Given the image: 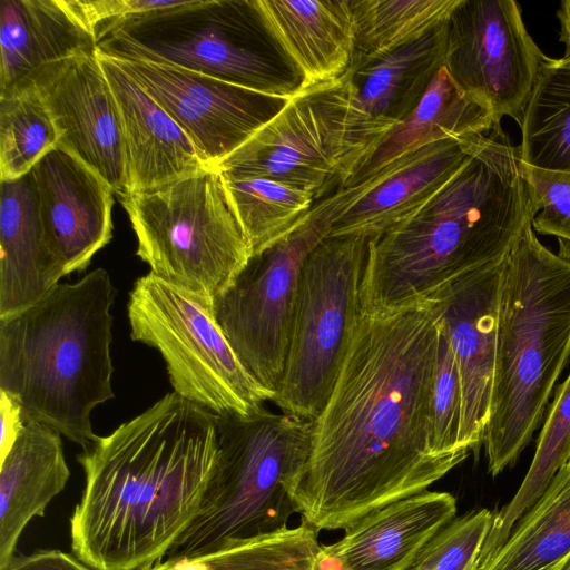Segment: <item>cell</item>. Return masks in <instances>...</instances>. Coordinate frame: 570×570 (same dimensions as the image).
Wrapping results in <instances>:
<instances>
[{"label": "cell", "mask_w": 570, "mask_h": 570, "mask_svg": "<svg viewBox=\"0 0 570 570\" xmlns=\"http://www.w3.org/2000/svg\"><path fill=\"white\" fill-rule=\"evenodd\" d=\"M560 23V41L566 47L564 59L570 60V0H563L557 11Z\"/></svg>", "instance_id": "obj_40"}, {"label": "cell", "mask_w": 570, "mask_h": 570, "mask_svg": "<svg viewBox=\"0 0 570 570\" xmlns=\"http://www.w3.org/2000/svg\"><path fill=\"white\" fill-rule=\"evenodd\" d=\"M111 58L174 118L204 163L213 168L245 144L287 102V99L174 65Z\"/></svg>", "instance_id": "obj_14"}, {"label": "cell", "mask_w": 570, "mask_h": 570, "mask_svg": "<svg viewBox=\"0 0 570 570\" xmlns=\"http://www.w3.org/2000/svg\"><path fill=\"white\" fill-rule=\"evenodd\" d=\"M438 324L424 303L361 315L332 394L313 421L293 499L317 531L425 491L469 451L436 454L430 393Z\"/></svg>", "instance_id": "obj_1"}, {"label": "cell", "mask_w": 570, "mask_h": 570, "mask_svg": "<svg viewBox=\"0 0 570 570\" xmlns=\"http://www.w3.org/2000/svg\"><path fill=\"white\" fill-rule=\"evenodd\" d=\"M455 513L452 494L425 490L367 513L318 556L332 570H407Z\"/></svg>", "instance_id": "obj_20"}, {"label": "cell", "mask_w": 570, "mask_h": 570, "mask_svg": "<svg viewBox=\"0 0 570 570\" xmlns=\"http://www.w3.org/2000/svg\"><path fill=\"white\" fill-rule=\"evenodd\" d=\"M312 428L264 406L217 415V460L200 508L163 559L199 557L288 528Z\"/></svg>", "instance_id": "obj_6"}, {"label": "cell", "mask_w": 570, "mask_h": 570, "mask_svg": "<svg viewBox=\"0 0 570 570\" xmlns=\"http://www.w3.org/2000/svg\"><path fill=\"white\" fill-rule=\"evenodd\" d=\"M115 298L109 273L96 268L0 318V391L20 404L24 424L47 425L82 449L96 440L91 413L115 397Z\"/></svg>", "instance_id": "obj_4"}, {"label": "cell", "mask_w": 570, "mask_h": 570, "mask_svg": "<svg viewBox=\"0 0 570 570\" xmlns=\"http://www.w3.org/2000/svg\"><path fill=\"white\" fill-rule=\"evenodd\" d=\"M127 313L131 340L160 353L184 399L216 415H248L274 400L243 366L209 304L149 272L135 282Z\"/></svg>", "instance_id": "obj_11"}, {"label": "cell", "mask_w": 570, "mask_h": 570, "mask_svg": "<svg viewBox=\"0 0 570 570\" xmlns=\"http://www.w3.org/2000/svg\"><path fill=\"white\" fill-rule=\"evenodd\" d=\"M119 111L128 194L151 189L207 168L174 118L118 62L98 51Z\"/></svg>", "instance_id": "obj_19"}, {"label": "cell", "mask_w": 570, "mask_h": 570, "mask_svg": "<svg viewBox=\"0 0 570 570\" xmlns=\"http://www.w3.org/2000/svg\"><path fill=\"white\" fill-rule=\"evenodd\" d=\"M253 1L298 77V90L332 82L346 71L355 48L352 0Z\"/></svg>", "instance_id": "obj_21"}, {"label": "cell", "mask_w": 570, "mask_h": 570, "mask_svg": "<svg viewBox=\"0 0 570 570\" xmlns=\"http://www.w3.org/2000/svg\"><path fill=\"white\" fill-rule=\"evenodd\" d=\"M318 531L305 523L194 558L161 559L144 570H315Z\"/></svg>", "instance_id": "obj_32"}, {"label": "cell", "mask_w": 570, "mask_h": 570, "mask_svg": "<svg viewBox=\"0 0 570 570\" xmlns=\"http://www.w3.org/2000/svg\"><path fill=\"white\" fill-rule=\"evenodd\" d=\"M186 0H67L97 42L121 21L142 13L180 6Z\"/></svg>", "instance_id": "obj_37"}, {"label": "cell", "mask_w": 570, "mask_h": 570, "mask_svg": "<svg viewBox=\"0 0 570 570\" xmlns=\"http://www.w3.org/2000/svg\"><path fill=\"white\" fill-rule=\"evenodd\" d=\"M492 520L488 509L452 519L424 544L407 570H478Z\"/></svg>", "instance_id": "obj_35"}, {"label": "cell", "mask_w": 570, "mask_h": 570, "mask_svg": "<svg viewBox=\"0 0 570 570\" xmlns=\"http://www.w3.org/2000/svg\"><path fill=\"white\" fill-rule=\"evenodd\" d=\"M448 22L390 52L353 55L340 78L303 89L330 126L340 157L341 187L423 98L444 65Z\"/></svg>", "instance_id": "obj_12"}, {"label": "cell", "mask_w": 570, "mask_h": 570, "mask_svg": "<svg viewBox=\"0 0 570 570\" xmlns=\"http://www.w3.org/2000/svg\"><path fill=\"white\" fill-rule=\"evenodd\" d=\"M570 456V372L557 386L534 456L514 497L498 513L483 546L481 563L504 543L519 519L539 500Z\"/></svg>", "instance_id": "obj_29"}, {"label": "cell", "mask_w": 570, "mask_h": 570, "mask_svg": "<svg viewBox=\"0 0 570 570\" xmlns=\"http://www.w3.org/2000/svg\"><path fill=\"white\" fill-rule=\"evenodd\" d=\"M570 561V466L564 464L478 570H563Z\"/></svg>", "instance_id": "obj_27"}, {"label": "cell", "mask_w": 570, "mask_h": 570, "mask_svg": "<svg viewBox=\"0 0 570 570\" xmlns=\"http://www.w3.org/2000/svg\"><path fill=\"white\" fill-rule=\"evenodd\" d=\"M497 127L500 121L492 111L465 94L443 65L419 105L387 134L344 187L360 184L435 141L488 134Z\"/></svg>", "instance_id": "obj_26"}, {"label": "cell", "mask_w": 570, "mask_h": 570, "mask_svg": "<svg viewBox=\"0 0 570 570\" xmlns=\"http://www.w3.org/2000/svg\"><path fill=\"white\" fill-rule=\"evenodd\" d=\"M563 570H570V561L568 562V564L566 566V568Z\"/></svg>", "instance_id": "obj_42"}, {"label": "cell", "mask_w": 570, "mask_h": 570, "mask_svg": "<svg viewBox=\"0 0 570 570\" xmlns=\"http://www.w3.org/2000/svg\"><path fill=\"white\" fill-rule=\"evenodd\" d=\"M370 237L327 236L301 269L287 355L273 402L314 421L327 403L362 315Z\"/></svg>", "instance_id": "obj_10"}, {"label": "cell", "mask_w": 570, "mask_h": 570, "mask_svg": "<svg viewBox=\"0 0 570 570\" xmlns=\"http://www.w3.org/2000/svg\"><path fill=\"white\" fill-rule=\"evenodd\" d=\"M0 570H96L73 553L58 549L36 550L14 554Z\"/></svg>", "instance_id": "obj_38"}, {"label": "cell", "mask_w": 570, "mask_h": 570, "mask_svg": "<svg viewBox=\"0 0 570 570\" xmlns=\"http://www.w3.org/2000/svg\"><path fill=\"white\" fill-rule=\"evenodd\" d=\"M97 47L111 57L169 63L287 100L301 85L288 62L276 57L279 50L253 0H186L134 16Z\"/></svg>", "instance_id": "obj_7"}, {"label": "cell", "mask_w": 570, "mask_h": 570, "mask_svg": "<svg viewBox=\"0 0 570 570\" xmlns=\"http://www.w3.org/2000/svg\"><path fill=\"white\" fill-rule=\"evenodd\" d=\"M469 155L464 136L435 141L393 161L379 184L341 213L328 236L381 235L432 198Z\"/></svg>", "instance_id": "obj_22"}, {"label": "cell", "mask_w": 570, "mask_h": 570, "mask_svg": "<svg viewBox=\"0 0 570 570\" xmlns=\"http://www.w3.org/2000/svg\"><path fill=\"white\" fill-rule=\"evenodd\" d=\"M387 168L364 181L338 187L313 206L287 236L253 254L229 286L212 301L213 316L246 371L276 394L287 355L303 264L328 236L334 220L379 184Z\"/></svg>", "instance_id": "obj_9"}, {"label": "cell", "mask_w": 570, "mask_h": 570, "mask_svg": "<svg viewBox=\"0 0 570 570\" xmlns=\"http://www.w3.org/2000/svg\"><path fill=\"white\" fill-rule=\"evenodd\" d=\"M461 0H352L354 53L375 57L446 23Z\"/></svg>", "instance_id": "obj_31"}, {"label": "cell", "mask_w": 570, "mask_h": 570, "mask_svg": "<svg viewBox=\"0 0 570 570\" xmlns=\"http://www.w3.org/2000/svg\"><path fill=\"white\" fill-rule=\"evenodd\" d=\"M315 570H332L328 564L318 556L315 564Z\"/></svg>", "instance_id": "obj_41"}, {"label": "cell", "mask_w": 570, "mask_h": 570, "mask_svg": "<svg viewBox=\"0 0 570 570\" xmlns=\"http://www.w3.org/2000/svg\"><path fill=\"white\" fill-rule=\"evenodd\" d=\"M47 245L66 275L83 272L112 237L115 191L92 168L58 146L32 168Z\"/></svg>", "instance_id": "obj_17"}, {"label": "cell", "mask_w": 570, "mask_h": 570, "mask_svg": "<svg viewBox=\"0 0 570 570\" xmlns=\"http://www.w3.org/2000/svg\"><path fill=\"white\" fill-rule=\"evenodd\" d=\"M470 155L425 204L371 238L362 313L414 306L455 278L500 262L532 226L540 203L519 146L501 127L466 136Z\"/></svg>", "instance_id": "obj_3"}, {"label": "cell", "mask_w": 570, "mask_h": 570, "mask_svg": "<svg viewBox=\"0 0 570 570\" xmlns=\"http://www.w3.org/2000/svg\"><path fill=\"white\" fill-rule=\"evenodd\" d=\"M217 415L167 393L77 455L72 553L96 570H144L197 514L216 464Z\"/></svg>", "instance_id": "obj_2"}, {"label": "cell", "mask_w": 570, "mask_h": 570, "mask_svg": "<svg viewBox=\"0 0 570 570\" xmlns=\"http://www.w3.org/2000/svg\"><path fill=\"white\" fill-rule=\"evenodd\" d=\"M98 51L94 33L67 0L0 1V92L43 66Z\"/></svg>", "instance_id": "obj_24"}, {"label": "cell", "mask_w": 570, "mask_h": 570, "mask_svg": "<svg viewBox=\"0 0 570 570\" xmlns=\"http://www.w3.org/2000/svg\"><path fill=\"white\" fill-rule=\"evenodd\" d=\"M567 464H568V465L570 466V456H569V459H568V462H567Z\"/></svg>", "instance_id": "obj_43"}, {"label": "cell", "mask_w": 570, "mask_h": 570, "mask_svg": "<svg viewBox=\"0 0 570 570\" xmlns=\"http://www.w3.org/2000/svg\"><path fill=\"white\" fill-rule=\"evenodd\" d=\"M222 175L253 254L292 233L314 206V197L302 189L267 178Z\"/></svg>", "instance_id": "obj_30"}, {"label": "cell", "mask_w": 570, "mask_h": 570, "mask_svg": "<svg viewBox=\"0 0 570 570\" xmlns=\"http://www.w3.org/2000/svg\"><path fill=\"white\" fill-rule=\"evenodd\" d=\"M69 478L61 434L40 423H26L1 458L0 568L16 554L28 523L45 514Z\"/></svg>", "instance_id": "obj_25"}, {"label": "cell", "mask_w": 570, "mask_h": 570, "mask_svg": "<svg viewBox=\"0 0 570 570\" xmlns=\"http://www.w3.org/2000/svg\"><path fill=\"white\" fill-rule=\"evenodd\" d=\"M519 125L523 164L570 171V60L547 58Z\"/></svg>", "instance_id": "obj_28"}, {"label": "cell", "mask_w": 570, "mask_h": 570, "mask_svg": "<svg viewBox=\"0 0 570 570\" xmlns=\"http://www.w3.org/2000/svg\"><path fill=\"white\" fill-rule=\"evenodd\" d=\"M58 146L55 122L31 81L0 92V180L26 176Z\"/></svg>", "instance_id": "obj_33"}, {"label": "cell", "mask_w": 570, "mask_h": 570, "mask_svg": "<svg viewBox=\"0 0 570 570\" xmlns=\"http://www.w3.org/2000/svg\"><path fill=\"white\" fill-rule=\"evenodd\" d=\"M570 356V262L532 226L507 257L483 443L494 476L512 465L542 422Z\"/></svg>", "instance_id": "obj_5"}, {"label": "cell", "mask_w": 570, "mask_h": 570, "mask_svg": "<svg viewBox=\"0 0 570 570\" xmlns=\"http://www.w3.org/2000/svg\"><path fill=\"white\" fill-rule=\"evenodd\" d=\"M150 273L212 306L253 252L224 177L207 167L120 197Z\"/></svg>", "instance_id": "obj_8"}, {"label": "cell", "mask_w": 570, "mask_h": 570, "mask_svg": "<svg viewBox=\"0 0 570 570\" xmlns=\"http://www.w3.org/2000/svg\"><path fill=\"white\" fill-rule=\"evenodd\" d=\"M547 58L513 0H461L449 19L444 66L498 121L521 122Z\"/></svg>", "instance_id": "obj_13"}, {"label": "cell", "mask_w": 570, "mask_h": 570, "mask_svg": "<svg viewBox=\"0 0 570 570\" xmlns=\"http://www.w3.org/2000/svg\"><path fill=\"white\" fill-rule=\"evenodd\" d=\"M0 318L42 299L66 276L42 230L31 171L0 180Z\"/></svg>", "instance_id": "obj_23"}, {"label": "cell", "mask_w": 570, "mask_h": 570, "mask_svg": "<svg viewBox=\"0 0 570 570\" xmlns=\"http://www.w3.org/2000/svg\"><path fill=\"white\" fill-rule=\"evenodd\" d=\"M29 81L55 122L59 146L98 173L119 198L127 195L119 111L98 51L43 66Z\"/></svg>", "instance_id": "obj_15"}, {"label": "cell", "mask_w": 570, "mask_h": 570, "mask_svg": "<svg viewBox=\"0 0 570 570\" xmlns=\"http://www.w3.org/2000/svg\"><path fill=\"white\" fill-rule=\"evenodd\" d=\"M505 261L466 273L423 302L455 355L463 396L459 443L468 450L479 449L489 420Z\"/></svg>", "instance_id": "obj_16"}, {"label": "cell", "mask_w": 570, "mask_h": 570, "mask_svg": "<svg viewBox=\"0 0 570 570\" xmlns=\"http://www.w3.org/2000/svg\"><path fill=\"white\" fill-rule=\"evenodd\" d=\"M1 458L10 450L24 425L20 404L8 393L0 391Z\"/></svg>", "instance_id": "obj_39"}, {"label": "cell", "mask_w": 570, "mask_h": 570, "mask_svg": "<svg viewBox=\"0 0 570 570\" xmlns=\"http://www.w3.org/2000/svg\"><path fill=\"white\" fill-rule=\"evenodd\" d=\"M216 168L228 176L272 179L314 199L342 184L330 126L302 90Z\"/></svg>", "instance_id": "obj_18"}, {"label": "cell", "mask_w": 570, "mask_h": 570, "mask_svg": "<svg viewBox=\"0 0 570 570\" xmlns=\"http://www.w3.org/2000/svg\"><path fill=\"white\" fill-rule=\"evenodd\" d=\"M523 171L540 203L532 229L554 236L558 255L570 262V171L540 169L527 164H523Z\"/></svg>", "instance_id": "obj_36"}, {"label": "cell", "mask_w": 570, "mask_h": 570, "mask_svg": "<svg viewBox=\"0 0 570 570\" xmlns=\"http://www.w3.org/2000/svg\"><path fill=\"white\" fill-rule=\"evenodd\" d=\"M438 324V322H436ZM462 384L455 355L444 330L438 324V345L430 393V441L436 454L461 451Z\"/></svg>", "instance_id": "obj_34"}]
</instances>
